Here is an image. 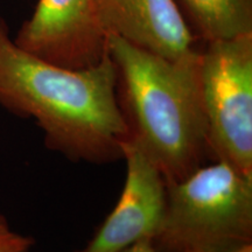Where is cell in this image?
Wrapping results in <instances>:
<instances>
[{"label":"cell","instance_id":"6da1fadb","mask_svg":"<svg viewBox=\"0 0 252 252\" xmlns=\"http://www.w3.org/2000/svg\"><path fill=\"white\" fill-rule=\"evenodd\" d=\"M0 106L34 119L53 152L74 162L123 160L130 135L111 56L94 67L69 69L20 48L0 14Z\"/></svg>","mask_w":252,"mask_h":252},{"label":"cell","instance_id":"7a4b0ae2","mask_svg":"<svg viewBox=\"0 0 252 252\" xmlns=\"http://www.w3.org/2000/svg\"><path fill=\"white\" fill-rule=\"evenodd\" d=\"M119 100L130 137L159 167L166 184L182 180L208 154L200 52L168 60L109 34Z\"/></svg>","mask_w":252,"mask_h":252},{"label":"cell","instance_id":"3957f363","mask_svg":"<svg viewBox=\"0 0 252 252\" xmlns=\"http://www.w3.org/2000/svg\"><path fill=\"white\" fill-rule=\"evenodd\" d=\"M158 252H229L252 244V174L224 161L168 182Z\"/></svg>","mask_w":252,"mask_h":252},{"label":"cell","instance_id":"277c9868","mask_svg":"<svg viewBox=\"0 0 252 252\" xmlns=\"http://www.w3.org/2000/svg\"><path fill=\"white\" fill-rule=\"evenodd\" d=\"M206 43L200 80L208 154L252 174V34Z\"/></svg>","mask_w":252,"mask_h":252},{"label":"cell","instance_id":"5b68a950","mask_svg":"<svg viewBox=\"0 0 252 252\" xmlns=\"http://www.w3.org/2000/svg\"><path fill=\"white\" fill-rule=\"evenodd\" d=\"M108 36L94 0H37L13 40L45 61L86 69L98 64L108 54Z\"/></svg>","mask_w":252,"mask_h":252},{"label":"cell","instance_id":"8992f818","mask_svg":"<svg viewBox=\"0 0 252 252\" xmlns=\"http://www.w3.org/2000/svg\"><path fill=\"white\" fill-rule=\"evenodd\" d=\"M126 176L121 197L91 241L77 252H122L153 241L162 224L167 185L159 167L128 135L122 144Z\"/></svg>","mask_w":252,"mask_h":252},{"label":"cell","instance_id":"52a82bcc","mask_svg":"<svg viewBox=\"0 0 252 252\" xmlns=\"http://www.w3.org/2000/svg\"><path fill=\"white\" fill-rule=\"evenodd\" d=\"M106 33L168 60L197 52L195 36L175 0H94Z\"/></svg>","mask_w":252,"mask_h":252},{"label":"cell","instance_id":"ba28073f","mask_svg":"<svg viewBox=\"0 0 252 252\" xmlns=\"http://www.w3.org/2000/svg\"><path fill=\"white\" fill-rule=\"evenodd\" d=\"M191 33L210 42L252 34V0H175Z\"/></svg>","mask_w":252,"mask_h":252},{"label":"cell","instance_id":"9c48e42d","mask_svg":"<svg viewBox=\"0 0 252 252\" xmlns=\"http://www.w3.org/2000/svg\"><path fill=\"white\" fill-rule=\"evenodd\" d=\"M35 244L33 237L14 231L0 214V252H30Z\"/></svg>","mask_w":252,"mask_h":252},{"label":"cell","instance_id":"30bf717a","mask_svg":"<svg viewBox=\"0 0 252 252\" xmlns=\"http://www.w3.org/2000/svg\"><path fill=\"white\" fill-rule=\"evenodd\" d=\"M122 252H158L157 249L154 248L152 241L150 239H144V241H139L137 243L132 244L131 247L126 248L125 250Z\"/></svg>","mask_w":252,"mask_h":252},{"label":"cell","instance_id":"8fae6325","mask_svg":"<svg viewBox=\"0 0 252 252\" xmlns=\"http://www.w3.org/2000/svg\"><path fill=\"white\" fill-rule=\"evenodd\" d=\"M229 252H252V244L245 245V247H242L239 249H236L234 251H229Z\"/></svg>","mask_w":252,"mask_h":252}]
</instances>
